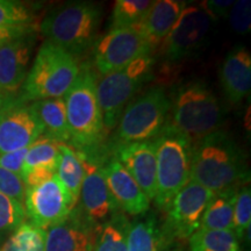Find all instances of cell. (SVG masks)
I'll list each match as a JSON object with an SVG mask.
<instances>
[{
    "label": "cell",
    "mask_w": 251,
    "mask_h": 251,
    "mask_svg": "<svg viewBox=\"0 0 251 251\" xmlns=\"http://www.w3.org/2000/svg\"><path fill=\"white\" fill-rule=\"evenodd\" d=\"M249 177L247 158L227 131L215 130L196 141L191 158V180L213 193L237 191Z\"/></svg>",
    "instance_id": "cell-1"
},
{
    "label": "cell",
    "mask_w": 251,
    "mask_h": 251,
    "mask_svg": "<svg viewBox=\"0 0 251 251\" xmlns=\"http://www.w3.org/2000/svg\"><path fill=\"white\" fill-rule=\"evenodd\" d=\"M168 124L191 141H198L219 130L224 111L218 98L206 81L191 79L176 87L170 98Z\"/></svg>",
    "instance_id": "cell-2"
},
{
    "label": "cell",
    "mask_w": 251,
    "mask_h": 251,
    "mask_svg": "<svg viewBox=\"0 0 251 251\" xmlns=\"http://www.w3.org/2000/svg\"><path fill=\"white\" fill-rule=\"evenodd\" d=\"M101 20L99 5L90 1L68 2L46 15L40 31L48 42L75 57L96 43Z\"/></svg>",
    "instance_id": "cell-3"
},
{
    "label": "cell",
    "mask_w": 251,
    "mask_h": 251,
    "mask_svg": "<svg viewBox=\"0 0 251 251\" xmlns=\"http://www.w3.org/2000/svg\"><path fill=\"white\" fill-rule=\"evenodd\" d=\"M63 99L71 143L81 150H92L98 147L106 130L97 97L96 76L90 68L80 69Z\"/></svg>",
    "instance_id": "cell-4"
},
{
    "label": "cell",
    "mask_w": 251,
    "mask_h": 251,
    "mask_svg": "<svg viewBox=\"0 0 251 251\" xmlns=\"http://www.w3.org/2000/svg\"><path fill=\"white\" fill-rule=\"evenodd\" d=\"M153 142L157 161L153 200L158 208L166 211L176 194L191 180L193 142L168 122Z\"/></svg>",
    "instance_id": "cell-5"
},
{
    "label": "cell",
    "mask_w": 251,
    "mask_h": 251,
    "mask_svg": "<svg viewBox=\"0 0 251 251\" xmlns=\"http://www.w3.org/2000/svg\"><path fill=\"white\" fill-rule=\"evenodd\" d=\"M79 70L74 56L46 41L28 71L20 98L27 102L63 98L76 80Z\"/></svg>",
    "instance_id": "cell-6"
},
{
    "label": "cell",
    "mask_w": 251,
    "mask_h": 251,
    "mask_svg": "<svg viewBox=\"0 0 251 251\" xmlns=\"http://www.w3.org/2000/svg\"><path fill=\"white\" fill-rule=\"evenodd\" d=\"M153 65L155 59L151 54L146 55L97 81V97L106 131L114 129L126 105L133 100L143 85L152 79Z\"/></svg>",
    "instance_id": "cell-7"
},
{
    "label": "cell",
    "mask_w": 251,
    "mask_h": 251,
    "mask_svg": "<svg viewBox=\"0 0 251 251\" xmlns=\"http://www.w3.org/2000/svg\"><path fill=\"white\" fill-rule=\"evenodd\" d=\"M170 107V97L164 87H150L131 100L122 112L117 125V142L122 146L155 140L168 121Z\"/></svg>",
    "instance_id": "cell-8"
},
{
    "label": "cell",
    "mask_w": 251,
    "mask_h": 251,
    "mask_svg": "<svg viewBox=\"0 0 251 251\" xmlns=\"http://www.w3.org/2000/svg\"><path fill=\"white\" fill-rule=\"evenodd\" d=\"M24 201L30 224L45 230L64 221L77 206L56 174L43 183L25 186Z\"/></svg>",
    "instance_id": "cell-9"
},
{
    "label": "cell",
    "mask_w": 251,
    "mask_h": 251,
    "mask_svg": "<svg viewBox=\"0 0 251 251\" xmlns=\"http://www.w3.org/2000/svg\"><path fill=\"white\" fill-rule=\"evenodd\" d=\"M215 193L190 180L172 199L166 209L164 231L166 238L188 240L200 228L207 205Z\"/></svg>",
    "instance_id": "cell-10"
},
{
    "label": "cell",
    "mask_w": 251,
    "mask_h": 251,
    "mask_svg": "<svg viewBox=\"0 0 251 251\" xmlns=\"http://www.w3.org/2000/svg\"><path fill=\"white\" fill-rule=\"evenodd\" d=\"M152 48L134 28L109 30L94 46V64L101 76L119 71L135 59L150 55Z\"/></svg>",
    "instance_id": "cell-11"
},
{
    "label": "cell",
    "mask_w": 251,
    "mask_h": 251,
    "mask_svg": "<svg viewBox=\"0 0 251 251\" xmlns=\"http://www.w3.org/2000/svg\"><path fill=\"white\" fill-rule=\"evenodd\" d=\"M213 24V18L200 6H186L164 40V56L169 62H181L199 51Z\"/></svg>",
    "instance_id": "cell-12"
},
{
    "label": "cell",
    "mask_w": 251,
    "mask_h": 251,
    "mask_svg": "<svg viewBox=\"0 0 251 251\" xmlns=\"http://www.w3.org/2000/svg\"><path fill=\"white\" fill-rule=\"evenodd\" d=\"M43 135V127L30 103L19 98H6L0 108V153L30 147Z\"/></svg>",
    "instance_id": "cell-13"
},
{
    "label": "cell",
    "mask_w": 251,
    "mask_h": 251,
    "mask_svg": "<svg viewBox=\"0 0 251 251\" xmlns=\"http://www.w3.org/2000/svg\"><path fill=\"white\" fill-rule=\"evenodd\" d=\"M83 157L84 178L79 194V214L87 224L96 228L97 226L108 221L120 209L106 184L102 165L98 161L84 153Z\"/></svg>",
    "instance_id": "cell-14"
},
{
    "label": "cell",
    "mask_w": 251,
    "mask_h": 251,
    "mask_svg": "<svg viewBox=\"0 0 251 251\" xmlns=\"http://www.w3.org/2000/svg\"><path fill=\"white\" fill-rule=\"evenodd\" d=\"M106 184L119 209L133 216L149 211L150 199L115 157L102 165Z\"/></svg>",
    "instance_id": "cell-15"
},
{
    "label": "cell",
    "mask_w": 251,
    "mask_h": 251,
    "mask_svg": "<svg viewBox=\"0 0 251 251\" xmlns=\"http://www.w3.org/2000/svg\"><path fill=\"white\" fill-rule=\"evenodd\" d=\"M115 158L128 171L150 200L156 193V147L152 141L131 142L119 146Z\"/></svg>",
    "instance_id": "cell-16"
},
{
    "label": "cell",
    "mask_w": 251,
    "mask_h": 251,
    "mask_svg": "<svg viewBox=\"0 0 251 251\" xmlns=\"http://www.w3.org/2000/svg\"><path fill=\"white\" fill-rule=\"evenodd\" d=\"M31 42L26 35L0 47V94L9 96L24 85L28 75Z\"/></svg>",
    "instance_id": "cell-17"
},
{
    "label": "cell",
    "mask_w": 251,
    "mask_h": 251,
    "mask_svg": "<svg viewBox=\"0 0 251 251\" xmlns=\"http://www.w3.org/2000/svg\"><path fill=\"white\" fill-rule=\"evenodd\" d=\"M94 229L74 208L64 221L47 231L46 251H92Z\"/></svg>",
    "instance_id": "cell-18"
},
{
    "label": "cell",
    "mask_w": 251,
    "mask_h": 251,
    "mask_svg": "<svg viewBox=\"0 0 251 251\" xmlns=\"http://www.w3.org/2000/svg\"><path fill=\"white\" fill-rule=\"evenodd\" d=\"M220 81L225 96L231 103H238L251 90V56L243 46L228 52L220 69Z\"/></svg>",
    "instance_id": "cell-19"
},
{
    "label": "cell",
    "mask_w": 251,
    "mask_h": 251,
    "mask_svg": "<svg viewBox=\"0 0 251 251\" xmlns=\"http://www.w3.org/2000/svg\"><path fill=\"white\" fill-rule=\"evenodd\" d=\"M185 7L186 2L179 0L152 1L141 23L133 28L139 31L153 49L165 40Z\"/></svg>",
    "instance_id": "cell-20"
},
{
    "label": "cell",
    "mask_w": 251,
    "mask_h": 251,
    "mask_svg": "<svg viewBox=\"0 0 251 251\" xmlns=\"http://www.w3.org/2000/svg\"><path fill=\"white\" fill-rule=\"evenodd\" d=\"M170 242L159 227L155 214L146 213L130 222L128 251H169Z\"/></svg>",
    "instance_id": "cell-21"
},
{
    "label": "cell",
    "mask_w": 251,
    "mask_h": 251,
    "mask_svg": "<svg viewBox=\"0 0 251 251\" xmlns=\"http://www.w3.org/2000/svg\"><path fill=\"white\" fill-rule=\"evenodd\" d=\"M31 108L43 127V136L64 143L70 141L67 109L63 98L45 99L30 103Z\"/></svg>",
    "instance_id": "cell-22"
},
{
    "label": "cell",
    "mask_w": 251,
    "mask_h": 251,
    "mask_svg": "<svg viewBox=\"0 0 251 251\" xmlns=\"http://www.w3.org/2000/svg\"><path fill=\"white\" fill-rule=\"evenodd\" d=\"M130 222L119 211L108 221L94 229L92 251H128V230Z\"/></svg>",
    "instance_id": "cell-23"
},
{
    "label": "cell",
    "mask_w": 251,
    "mask_h": 251,
    "mask_svg": "<svg viewBox=\"0 0 251 251\" xmlns=\"http://www.w3.org/2000/svg\"><path fill=\"white\" fill-rule=\"evenodd\" d=\"M58 149L59 162L56 175L65 190L70 193L74 201L78 203L84 178L83 157L65 143H59Z\"/></svg>",
    "instance_id": "cell-24"
},
{
    "label": "cell",
    "mask_w": 251,
    "mask_h": 251,
    "mask_svg": "<svg viewBox=\"0 0 251 251\" xmlns=\"http://www.w3.org/2000/svg\"><path fill=\"white\" fill-rule=\"evenodd\" d=\"M237 191L215 193L203 212L200 228L233 230V207Z\"/></svg>",
    "instance_id": "cell-25"
},
{
    "label": "cell",
    "mask_w": 251,
    "mask_h": 251,
    "mask_svg": "<svg viewBox=\"0 0 251 251\" xmlns=\"http://www.w3.org/2000/svg\"><path fill=\"white\" fill-rule=\"evenodd\" d=\"M190 251H242L241 241L233 230L199 228L188 238Z\"/></svg>",
    "instance_id": "cell-26"
},
{
    "label": "cell",
    "mask_w": 251,
    "mask_h": 251,
    "mask_svg": "<svg viewBox=\"0 0 251 251\" xmlns=\"http://www.w3.org/2000/svg\"><path fill=\"white\" fill-rule=\"evenodd\" d=\"M58 142L47 136H40L28 148L26 159L23 169V179L28 172L36 168H46L50 170H57L59 162Z\"/></svg>",
    "instance_id": "cell-27"
},
{
    "label": "cell",
    "mask_w": 251,
    "mask_h": 251,
    "mask_svg": "<svg viewBox=\"0 0 251 251\" xmlns=\"http://www.w3.org/2000/svg\"><path fill=\"white\" fill-rule=\"evenodd\" d=\"M151 5L152 1L149 0H118L113 8L109 30L135 27Z\"/></svg>",
    "instance_id": "cell-28"
},
{
    "label": "cell",
    "mask_w": 251,
    "mask_h": 251,
    "mask_svg": "<svg viewBox=\"0 0 251 251\" xmlns=\"http://www.w3.org/2000/svg\"><path fill=\"white\" fill-rule=\"evenodd\" d=\"M47 230L23 224L12 234L0 251H46Z\"/></svg>",
    "instance_id": "cell-29"
},
{
    "label": "cell",
    "mask_w": 251,
    "mask_h": 251,
    "mask_svg": "<svg viewBox=\"0 0 251 251\" xmlns=\"http://www.w3.org/2000/svg\"><path fill=\"white\" fill-rule=\"evenodd\" d=\"M251 225V191L249 186L238 188L235 194L233 207V231L238 240H243L247 234L250 242Z\"/></svg>",
    "instance_id": "cell-30"
},
{
    "label": "cell",
    "mask_w": 251,
    "mask_h": 251,
    "mask_svg": "<svg viewBox=\"0 0 251 251\" xmlns=\"http://www.w3.org/2000/svg\"><path fill=\"white\" fill-rule=\"evenodd\" d=\"M26 211L24 203L13 198L0 193V236L13 234L21 225L25 224Z\"/></svg>",
    "instance_id": "cell-31"
},
{
    "label": "cell",
    "mask_w": 251,
    "mask_h": 251,
    "mask_svg": "<svg viewBox=\"0 0 251 251\" xmlns=\"http://www.w3.org/2000/svg\"><path fill=\"white\" fill-rule=\"evenodd\" d=\"M31 14L24 4L0 0V28H28Z\"/></svg>",
    "instance_id": "cell-32"
},
{
    "label": "cell",
    "mask_w": 251,
    "mask_h": 251,
    "mask_svg": "<svg viewBox=\"0 0 251 251\" xmlns=\"http://www.w3.org/2000/svg\"><path fill=\"white\" fill-rule=\"evenodd\" d=\"M228 17L231 27L237 34H248L251 27V2L249 0L234 1Z\"/></svg>",
    "instance_id": "cell-33"
},
{
    "label": "cell",
    "mask_w": 251,
    "mask_h": 251,
    "mask_svg": "<svg viewBox=\"0 0 251 251\" xmlns=\"http://www.w3.org/2000/svg\"><path fill=\"white\" fill-rule=\"evenodd\" d=\"M0 193L23 202L25 199V184L21 177L0 166Z\"/></svg>",
    "instance_id": "cell-34"
},
{
    "label": "cell",
    "mask_w": 251,
    "mask_h": 251,
    "mask_svg": "<svg viewBox=\"0 0 251 251\" xmlns=\"http://www.w3.org/2000/svg\"><path fill=\"white\" fill-rule=\"evenodd\" d=\"M28 148H29V147H28ZM28 148L17 150V151L13 152L0 153V166L4 168L5 170L19 176V177H21V179H23V169Z\"/></svg>",
    "instance_id": "cell-35"
},
{
    "label": "cell",
    "mask_w": 251,
    "mask_h": 251,
    "mask_svg": "<svg viewBox=\"0 0 251 251\" xmlns=\"http://www.w3.org/2000/svg\"><path fill=\"white\" fill-rule=\"evenodd\" d=\"M234 1L231 0H207L201 4V7L211 17L214 18H227L230 12Z\"/></svg>",
    "instance_id": "cell-36"
},
{
    "label": "cell",
    "mask_w": 251,
    "mask_h": 251,
    "mask_svg": "<svg viewBox=\"0 0 251 251\" xmlns=\"http://www.w3.org/2000/svg\"><path fill=\"white\" fill-rule=\"evenodd\" d=\"M28 28H0V47L9 41L27 35Z\"/></svg>",
    "instance_id": "cell-37"
},
{
    "label": "cell",
    "mask_w": 251,
    "mask_h": 251,
    "mask_svg": "<svg viewBox=\"0 0 251 251\" xmlns=\"http://www.w3.org/2000/svg\"><path fill=\"white\" fill-rule=\"evenodd\" d=\"M5 99H6V97L5 96H1V94H0V108H1V106H2V103H4Z\"/></svg>",
    "instance_id": "cell-38"
},
{
    "label": "cell",
    "mask_w": 251,
    "mask_h": 251,
    "mask_svg": "<svg viewBox=\"0 0 251 251\" xmlns=\"http://www.w3.org/2000/svg\"><path fill=\"white\" fill-rule=\"evenodd\" d=\"M1 242H2V237L0 236V250H1Z\"/></svg>",
    "instance_id": "cell-39"
}]
</instances>
